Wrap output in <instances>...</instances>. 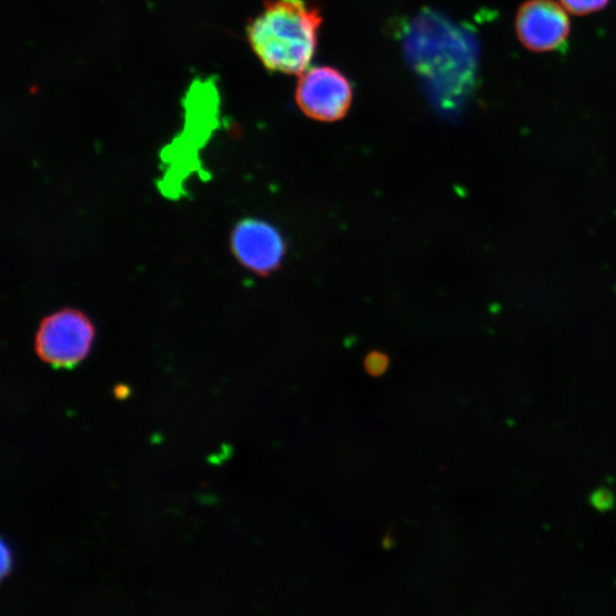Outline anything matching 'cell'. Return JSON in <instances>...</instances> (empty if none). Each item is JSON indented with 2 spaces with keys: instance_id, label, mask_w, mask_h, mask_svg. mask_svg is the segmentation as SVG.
<instances>
[{
  "instance_id": "cell-1",
  "label": "cell",
  "mask_w": 616,
  "mask_h": 616,
  "mask_svg": "<svg viewBox=\"0 0 616 616\" xmlns=\"http://www.w3.org/2000/svg\"><path fill=\"white\" fill-rule=\"evenodd\" d=\"M321 24L310 0H270L246 27V38L269 71L302 74L315 55Z\"/></svg>"
},
{
  "instance_id": "cell-2",
  "label": "cell",
  "mask_w": 616,
  "mask_h": 616,
  "mask_svg": "<svg viewBox=\"0 0 616 616\" xmlns=\"http://www.w3.org/2000/svg\"><path fill=\"white\" fill-rule=\"evenodd\" d=\"M97 327L77 309H61L41 320L34 337L37 356L54 367L71 368L84 361L93 347Z\"/></svg>"
},
{
  "instance_id": "cell-3",
  "label": "cell",
  "mask_w": 616,
  "mask_h": 616,
  "mask_svg": "<svg viewBox=\"0 0 616 616\" xmlns=\"http://www.w3.org/2000/svg\"><path fill=\"white\" fill-rule=\"evenodd\" d=\"M353 102L349 78L339 69L320 65L304 71L296 89V103L309 118L322 122L343 119Z\"/></svg>"
},
{
  "instance_id": "cell-4",
  "label": "cell",
  "mask_w": 616,
  "mask_h": 616,
  "mask_svg": "<svg viewBox=\"0 0 616 616\" xmlns=\"http://www.w3.org/2000/svg\"><path fill=\"white\" fill-rule=\"evenodd\" d=\"M515 30L525 49L548 53L565 47L570 21L555 0H526L517 10Z\"/></svg>"
},
{
  "instance_id": "cell-5",
  "label": "cell",
  "mask_w": 616,
  "mask_h": 616,
  "mask_svg": "<svg viewBox=\"0 0 616 616\" xmlns=\"http://www.w3.org/2000/svg\"><path fill=\"white\" fill-rule=\"evenodd\" d=\"M230 245L235 260L244 269L260 275L276 270L284 254V243L279 231L255 219H245L234 226Z\"/></svg>"
},
{
  "instance_id": "cell-6",
  "label": "cell",
  "mask_w": 616,
  "mask_h": 616,
  "mask_svg": "<svg viewBox=\"0 0 616 616\" xmlns=\"http://www.w3.org/2000/svg\"><path fill=\"white\" fill-rule=\"evenodd\" d=\"M559 2L569 13L585 17L604 10L610 0H559Z\"/></svg>"
},
{
  "instance_id": "cell-7",
  "label": "cell",
  "mask_w": 616,
  "mask_h": 616,
  "mask_svg": "<svg viewBox=\"0 0 616 616\" xmlns=\"http://www.w3.org/2000/svg\"><path fill=\"white\" fill-rule=\"evenodd\" d=\"M390 367V359L382 352L370 353L364 360V368L368 376L383 377Z\"/></svg>"
},
{
  "instance_id": "cell-8",
  "label": "cell",
  "mask_w": 616,
  "mask_h": 616,
  "mask_svg": "<svg viewBox=\"0 0 616 616\" xmlns=\"http://www.w3.org/2000/svg\"><path fill=\"white\" fill-rule=\"evenodd\" d=\"M592 506L599 512H608L614 507L615 498L607 488H598L590 496Z\"/></svg>"
},
{
  "instance_id": "cell-9",
  "label": "cell",
  "mask_w": 616,
  "mask_h": 616,
  "mask_svg": "<svg viewBox=\"0 0 616 616\" xmlns=\"http://www.w3.org/2000/svg\"><path fill=\"white\" fill-rule=\"evenodd\" d=\"M12 567V554L6 543L2 544V578L6 579Z\"/></svg>"
}]
</instances>
